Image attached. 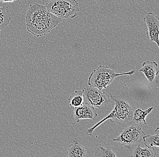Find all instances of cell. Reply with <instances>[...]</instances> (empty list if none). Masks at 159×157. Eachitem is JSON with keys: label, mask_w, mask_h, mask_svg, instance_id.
<instances>
[{"label": "cell", "mask_w": 159, "mask_h": 157, "mask_svg": "<svg viewBox=\"0 0 159 157\" xmlns=\"http://www.w3.org/2000/svg\"><path fill=\"white\" fill-rule=\"evenodd\" d=\"M61 21L50 12L45 6L38 3L30 6L26 13L27 30L37 37L49 33Z\"/></svg>", "instance_id": "1"}, {"label": "cell", "mask_w": 159, "mask_h": 157, "mask_svg": "<svg viewBox=\"0 0 159 157\" xmlns=\"http://www.w3.org/2000/svg\"><path fill=\"white\" fill-rule=\"evenodd\" d=\"M110 97L115 105L114 109L107 117L93 127L86 130L88 136H92L94 130L108 119H110L111 122L122 127H126L134 124L133 116L135 110L139 108V104L134 99L124 94L118 96L110 95Z\"/></svg>", "instance_id": "2"}, {"label": "cell", "mask_w": 159, "mask_h": 157, "mask_svg": "<svg viewBox=\"0 0 159 157\" xmlns=\"http://www.w3.org/2000/svg\"><path fill=\"white\" fill-rule=\"evenodd\" d=\"M135 72V70H132L124 73H117L108 67L100 65L91 72L88 78V85L100 91L104 88L107 90V86L114 81L115 77L121 75H132Z\"/></svg>", "instance_id": "3"}, {"label": "cell", "mask_w": 159, "mask_h": 157, "mask_svg": "<svg viewBox=\"0 0 159 157\" xmlns=\"http://www.w3.org/2000/svg\"><path fill=\"white\" fill-rule=\"evenodd\" d=\"M45 6L50 12L62 21L74 18L80 11L76 0H47Z\"/></svg>", "instance_id": "4"}, {"label": "cell", "mask_w": 159, "mask_h": 157, "mask_svg": "<svg viewBox=\"0 0 159 157\" xmlns=\"http://www.w3.org/2000/svg\"><path fill=\"white\" fill-rule=\"evenodd\" d=\"M125 128L119 136L113 139V141L119 142L124 148L131 150L135 144L141 143L146 135L141 127L134 124Z\"/></svg>", "instance_id": "5"}, {"label": "cell", "mask_w": 159, "mask_h": 157, "mask_svg": "<svg viewBox=\"0 0 159 157\" xmlns=\"http://www.w3.org/2000/svg\"><path fill=\"white\" fill-rule=\"evenodd\" d=\"M83 91L84 103H87L91 107L100 109L109 104L111 101L109 92H102L98 88L91 86L84 87Z\"/></svg>", "instance_id": "6"}, {"label": "cell", "mask_w": 159, "mask_h": 157, "mask_svg": "<svg viewBox=\"0 0 159 157\" xmlns=\"http://www.w3.org/2000/svg\"><path fill=\"white\" fill-rule=\"evenodd\" d=\"M147 25L148 31L147 37L150 42H154L159 48V18L152 12L148 13L143 18Z\"/></svg>", "instance_id": "7"}, {"label": "cell", "mask_w": 159, "mask_h": 157, "mask_svg": "<svg viewBox=\"0 0 159 157\" xmlns=\"http://www.w3.org/2000/svg\"><path fill=\"white\" fill-rule=\"evenodd\" d=\"M73 108V115L75 122H79L81 119L94 120L97 117V113L94 107L87 103H83L79 107Z\"/></svg>", "instance_id": "8"}, {"label": "cell", "mask_w": 159, "mask_h": 157, "mask_svg": "<svg viewBox=\"0 0 159 157\" xmlns=\"http://www.w3.org/2000/svg\"><path fill=\"white\" fill-rule=\"evenodd\" d=\"M139 72H143L148 81L152 83L155 77L158 74V65L156 62L147 61L143 63Z\"/></svg>", "instance_id": "9"}, {"label": "cell", "mask_w": 159, "mask_h": 157, "mask_svg": "<svg viewBox=\"0 0 159 157\" xmlns=\"http://www.w3.org/2000/svg\"><path fill=\"white\" fill-rule=\"evenodd\" d=\"M69 157H87L89 156L84 146L77 142H74L70 145L68 149V155Z\"/></svg>", "instance_id": "10"}, {"label": "cell", "mask_w": 159, "mask_h": 157, "mask_svg": "<svg viewBox=\"0 0 159 157\" xmlns=\"http://www.w3.org/2000/svg\"><path fill=\"white\" fill-rule=\"evenodd\" d=\"M157 153L153 147L148 148L145 147L141 148L140 144L134 148L132 157H157Z\"/></svg>", "instance_id": "11"}, {"label": "cell", "mask_w": 159, "mask_h": 157, "mask_svg": "<svg viewBox=\"0 0 159 157\" xmlns=\"http://www.w3.org/2000/svg\"><path fill=\"white\" fill-rule=\"evenodd\" d=\"M153 109V107H151L145 111L138 108L135 110L133 116V121L134 123L139 125H147L146 118L147 116Z\"/></svg>", "instance_id": "12"}, {"label": "cell", "mask_w": 159, "mask_h": 157, "mask_svg": "<svg viewBox=\"0 0 159 157\" xmlns=\"http://www.w3.org/2000/svg\"><path fill=\"white\" fill-rule=\"evenodd\" d=\"M11 16L7 7H0V31L9 24Z\"/></svg>", "instance_id": "13"}, {"label": "cell", "mask_w": 159, "mask_h": 157, "mask_svg": "<svg viewBox=\"0 0 159 157\" xmlns=\"http://www.w3.org/2000/svg\"><path fill=\"white\" fill-rule=\"evenodd\" d=\"M68 103L70 106L76 107L81 106L84 103L83 91H75L71 94L68 99Z\"/></svg>", "instance_id": "14"}, {"label": "cell", "mask_w": 159, "mask_h": 157, "mask_svg": "<svg viewBox=\"0 0 159 157\" xmlns=\"http://www.w3.org/2000/svg\"><path fill=\"white\" fill-rule=\"evenodd\" d=\"M143 140L145 146L148 148L153 146L159 147V133H156L155 135L153 136L146 135L143 137Z\"/></svg>", "instance_id": "15"}, {"label": "cell", "mask_w": 159, "mask_h": 157, "mask_svg": "<svg viewBox=\"0 0 159 157\" xmlns=\"http://www.w3.org/2000/svg\"><path fill=\"white\" fill-rule=\"evenodd\" d=\"M94 157H116V154L110 147L105 148L100 146L95 152Z\"/></svg>", "instance_id": "16"}, {"label": "cell", "mask_w": 159, "mask_h": 157, "mask_svg": "<svg viewBox=\"0 0 159 157\" xmlns=\"http://www.w3.org/2000/svg\"><path fill=\"white\" fill-rule=\"evenodd\" d=\"M16 0H0V2H14Z\"/></svg>", "instance_id": "17"}]
</instances>
